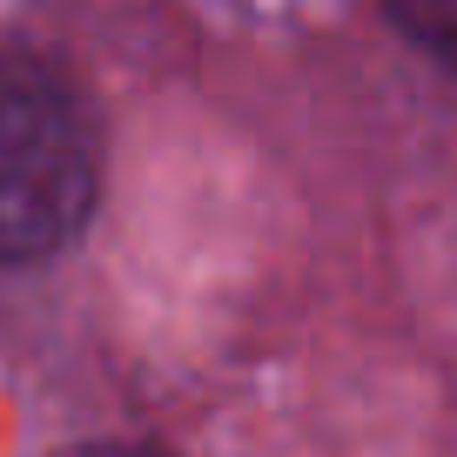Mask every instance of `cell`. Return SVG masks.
Listing matches in <instances>:
<instances>
[{
    "mask_svg": "<svg viewBox=\"0 0 457 457\" xmlns=\"http://www.w3.org/2000/svg\"><path fill=\"white\" fill-rule=\"evenodd\" d=\"M95 215V135L47 61L0 54V262H47Z\"/></svg>",
    "mask_w": 457,
    "mask_h": 457,
    "instance_id": "1",
    "label": "cell"
},
{
    "mask_svg": "<svg viewBox=\"0 0 457 457\" xmlns=\"http://www.w3.org/2000/svg\"><path fill=\"white\" fill-rule=\"evenodd\" d=\"M384 7L403 28V41H417L430 61L457 68V0H384Z\"/></svg>",
    "mask_w": 457,
    "mask_h": 457,
    "instance_id": "2",
    "label": "cell"
},
{
    "mask_svg": "<svg viewBox=\"0 0 457 457\" xmlns=\"http://www.w3.org/2000/svg\"><path fill=\"white\" fill-rule=\"evenodd\" d=\"M74 457H155V451H142V444H95V451H74Z\"/></svg>",
    "mask_w": 457,
    "mask_h": 457,
    "instance_id": "3",
    "label": "cell"
}]
</instances>
